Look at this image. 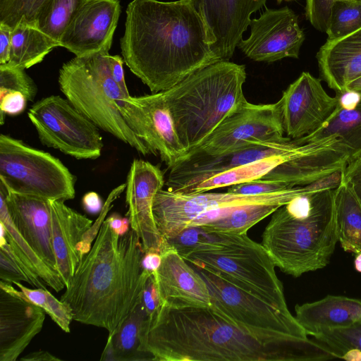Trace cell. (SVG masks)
Segmentation results:
<instances>
[{
  "label": "cell",
  "mask_w": 361,
  "mask_h": 361,
  "mask_svg": "<svg viewBox=\"0 0 361 361\" xmlns=\"http://www.w3.org/2000/svg\"><path fill=\"white\" fill-rule=\"evenodd\" d=\"M120 45L125 63L152 93L219 61L203 20L187 0H132Z\"/></svg>",
  "instance_id": "cell-1"
},
{
  "label": "cell",
  "mask_w": 361,
  "mask_h": 361,
  "mask_svg": "<svg viewBox=\"0 0 361 361\" xmlns=\"http://www.w3.org/2000/svg\"><path fill=\"white\" fill-rule=\"evenodd\" d=\"M142 350L156 361H317L331 357L316 341L300 345L262 343L210 307L162 305L145 322Z\"/></svg>",
  "instance_id": "cell-2"
},
{
  "label": "cell",
  "mask_w": 361,
  "mask_h": 361,
  "mask_svg": "<svg viewBox=\"0 0 361 361\" xmlns=\"http://www.w3.org/2000/svg\"><path fill=\"white\" fill-rule=\"evenodd\" d=\"M144 254L133 229L118 235L105 219L61 297L73 319L114 334L140 302L152 275L142 267Z\"/></svg>",
  "instance_id": "cell-3"
},
{
  "label": "cell",
  "mask_w": 361,
  "mask_h": 361,
  "mask_svg": "<svg viewBox=\"0 0 361 361\" xmlns=\"http://www.w3.org/2000/svg\"><path fill=\"white\" fill-rule=\"evenodd\" d=\"M336 189L319 179L272 214L262 245L282 272L298 277L329 263L338 243Z\"/></svg>",
  "instance_id": "cell-4"
},
{
  "label": "cell",
  "mask_w": 361,
  "mask_h": 361,
  "mask_svg": "<svg viewBox=\"0 0 361 361\" xmlns=\"http://www.w3.org/2000/svg\"><path fill=\"white\" fill-rule=\"evenodd\" d=\"M245 80L244 65L219 61L162 91L187 153L247 102L243 90Z\"/></svg>",
  "instance_id": "cell-5"
},
{
  "label": "cell",
  "mask_w": 361,
  "mask_h": 361,
  "mask_svg": "<svg viewBox=\"0 0 361 361\" xmlns=\"http://www.w3.org/2000/svg\"><path fill=\"white\" fill-rule=\"evenodd\" d=\"M109 54L75 56L65 63L59 71L60 90L98 128L147 156L150 154L148 148L128 126L118 108L117 101L126 97L111 74Z\"/></svg>",
  "instance_id": "cell-6"
},
{
  "label": "cell",
  "mask_w": 361,
  "mask_h": 361,
  "mask_svg": "<svg viewBox=\"0 0 361 361\" xmlns=\"http://www.w3.org/2000/svg\"><path fill=\"white\" fill-rule=\"evenodd\" d=\"M211 294L210 308L247 335L267 345L312 343L295 317L237 288L219 276L196 268Z\"/></svg>",
  "instance_id": "cell-7"
},
{
  "label": "cell",
  "mask_w": 361,
  "mask_h": 361,
  "mask_svg": "<svg viewBox=\"0 0 361 361\" xmlns=\"http://www.w3.org/2000/svg\"><path fill=\"white\" fill-rule=\"evenodd\" d=\"M184 259L279 310L290 312L272 258L262 243L247 233L235 234L221 249L195 252Z\"/></svg>",
  "instance_id": "cell-8"
},
{
  "label": "cell",
  "mask_w": 361,
  "mask_h": 361,
  "mask_svg": "<svg viewBox=\"0 0 361 361\" xmlns=\"http://www.w3.org/2000/svg\"><path fill=\"white\" fill-rule=\"evenodd\" d=\"M75 176L56 157L0 135V182L18 193L65 202L75 197Z\"/></svg>",
  "instance_id": "cell-9"
},
{
  "label": "cell",
  "mask_w": 361,
  "mask_h": 361,
  "mask_svg": "<svg viewBox=\"0 0 361 361\" xmlns=\"http://www.w3.org/2000/svg\"><path fill=\"white\" fill-rule=\"evenodd\" d=\"M27 115L42 145L78 159L101 156L104 145L98 127L67 99L44 97L30 107Z\"/></svg>",
  "instance_id": "cell-10"
},
{
  "label": "cell",
  "mask_w": 361,
  "mask_h": 361,
  "mask_svg": "<svg viewBox=\"0 0 361 361\" xmlns=\"http://www.w3.org/2000/svg\"><path fill=\"white\" fill-rule=\"evenodd\" d=\"M310 188V185H298L261 195H243L228 191L181 193L162 188L155 195L153 214L160 234L166 240L187 228L192 220L207 211L267 202L286 204Z\"/></svg>",
  "instance_id": "cell-11"
},
{
  "label": "cell",
  "mask_w": 361,
  "mask_h": 361,
  "mask_svg": "<svg viewBox=\"0 0 361 361\" xmlns=\"http://www.w3.org/2000/svg\"><path fill=\"white\" fill-rule=\"evenodd\" d=\"M282 136L284 132L279 102L254 104L247 101L185 157L224 154L254 141Z\"/></svg>",
  "instance_id": "cell-12"
},
{
  "label": "cell",
  "mask_w": 361,
  "mask_h": 361,
  "mask_svg": "<svg viewBox=\"0 0 361 361\" xmlns=\"http://www.w3.org/2000/svg\"><path fill=\"white\" fill-rule=\"evenodd\" d=\"M285 136L299 139L322 127L337 108L336 97L330 96L321 80L302 72L278 101Z\"/></svg>",
  "instance_id": "cell-13"
},
{
  "label": "cell",
  "mask_w": 361,
  "mask_h": 361,
  "mask_svg": "<svg viewBox=\"0 0 361 361\" xmlns=\"http://www.w3.org/2000/svg\"><path fill=\"white\" fill-rule=\"evenodd\" d=\"M301 142L282 136L268 140L254 141L236 150L216 156L192 155L184 157L170 169L166 185L176 192L214 174L246 165L294 149Z\"/></svg>",
  "instance_id": "cell-14"
},
{
  "label": "cell",
  "mask_w": 361,
  "mask_h": 361,
  "mask_svg": "<svg viewBox=\"0 0 361 361\" xmlns=\"http://www.w3.org/2000/svg\"><path fill=\"white\" fill-rule=\"evenodd\" d=\"M249 26L250 36L242 39L237 47L248 58L270 63L299 57L305 36L298 16L288 6L266 8L259 18L251 19Z\"/></svg>",
  "instance_id": "cell-15"
},
{
  "label": "cell",
  "mask_w": 361,
  "mask_h": 361,
  "mask_svg": "<svg viewBox=\"0 0 361 361\" xmlns=\"http://www.w3.org/2000/svg\"><path fill=\"white\" fill-rule=\"evenodd\" d=\"M164 185V175L159 167L142 159L133 161L127 176L126 202L130 228L139 236L145 253L161 254L166 246L153 214L155 195Z\"/></svg>",
  "instance_id": "cell-16"
},
{
  "label": "cell",
  "mask_w": 361,
  "mask_h": 361,
  "mask_svg": "<svg viewBox=\"0 0 361 361\" xmlns=\"http://www.w3.org/2000/svg\"><path fill=\"white\" fill-rule=\"evenodd\" d=\"M120 14L119 0H85L63 32L60 47L75 56L109 53Z\"/></svg>",
  "instance_id": "cell-17"
},
{
  "label": "cell",
  "mask_w": 361,
  "mask_h": 361,
  "mask_svg": "<svg viewBox=\"0 0 361 361\" xmlns=\"http://www.w3.org/2000/svg\"><path fill=\"white\" fill-rule=\"evenodd\" d=\"M207 29L211 49L219 61H228L249 27L251 15L267 0H187Z\"/></svg>",
  "instance_id": "cell-18"
},
{
  "label": "cell",
  "mask_w": 361,
  "mask_h": 361,
  "mask_svg": "<svg viewBox=\"0 0 361 361\" xmlns=\"http://www.w3.org/2000/svg\"><path fill=\"white\" fill-rule=\"evenodd\" d=\"M154 277L160 304L171 309L210 307L209 286L174 248L166 245Z\"/></svg>",
  "instance_id": "cell-19"
},
{
  "label": "cell",
  "mask_w": 361,
  "mask_h": 361,
  "mask_svg": "<svg viewBox=\"0 0 361 361\" xmlns=\"http://www.w3.org/2000/svg\"><path fill=\"white\" fill-rule=\"evenodd\" d=\"M45 312L0 281V361H16L42 329Z\"/></svg>",
  "instance_id": "cell-20"
},
{
  "label": "cell",
  "mask_w": 361,
  "mask_h": 361,
  "mask_svg": "<svg viewBox=\"0 0 361 361\" xmlns=\"http://www.w3.org/2000/svg\"><path fill=\"white\" fill-rule=\"evenodd\" d=\"M0 183L4 189L10 216L19 233L37 255L57 271L49 200L15 192Z\"/></svg>",
  "instance_id": "cell-21"
},
{
  "label": "cell",
  "mask_w": 361,
  "mask_h": 361,
  "mask_svg": "<svg viewBox=\"0 0 361 361\" xmlns=\"http://www.w3.org/2000/svg\"><path fill=\"white\" fill-rule=\"evenodd\" d=\"M51 237L56 269L66 288L83 257L80 245L92 221L65 204L63 201L49 200Z\"/></svg>",
  "instance_id": "cell-22"
},
{
  "label": "cell",
  "mask_w": 361,
  "mask_h": 361,
  "mask_svg": "<svg viewBox=\"0 0 361 361\" xmlns=\"http://www.w3.org/2000/svg\"><path fill=\"white\" fill-rule=\"evenodd\" d=\"M0 248L6 251L29 278L32 286L56 292L66 288L59 274L49 267L35 252L16 227L8 212L4 189L0 183Z\"/></svg>",
  "instance_id": "cell-23"
},
{
  "label": "cell",
  "mask_w": 361,
  "mask_h": 361,
  "mask_svg": "<svg viewBox=\"0 0 361 361\" xmlns=\"http://www.w3.org/2000/svg\"><path fill=\"white\" fill-rule=\"evenodd\" d=\"M145 111L151 154L159 155L169 169L179 163L187 151L181 144L163 92L132 97Z\"/></svg>",
  "instance_id": "cell-24"
},
{
  "label": "cell",
  "mask_w": 361,
  "mask_h": 361,
  "mask_svg": "<svg viewBox=\"0 0 361 361\" xmlns=\"http://www.w3.org/2000/svg\"><path fill=\"white\" fill-rule=\"evenodd\" d=\"M316 57L320 78L336 93L343 92L361 75V28L343 37L326 40Z\"/></svg>",
  "instance_id": "cell-25"
},
{
  "label": "cell",
  "mask_w": 361,
  "mask_h": 361,
  "mask_svg": "<svg viewBox=\"0 0 361 361\" xmlns=\"http://www.w3.org/2000/svg\"><path fill=\"white\" fill-rule=\"evenodd\" d=\"M295 319L308 336L345 328L361 320V300L329 295L295 306Z\"/></svg>",
  "instance_id": "cell-26"
},
{
  "label": "cell",
  "mask_w": 361,
  "mask_h": 361,
  "mask_svg": "<svg viewBox=\"0 0 361 361\" xmlns=\"http://www.w3.org/2000/svg\"><path fill=\"white\" fill-rule=\"evenodd\" d=\"M316 140L300 143L294 149L286 153L271 156L252 163L233 168L197 183L187 185L176 191L181 193L204 192L209 190L229 187L233 185L262 178L278 165L310 150Z\"/></svg>",
  "instance_id": "cell-27"
},
{
  "label": "cell",
  "mask_w": 361,
  "mask_h": 361,
  "mask_svg": "<svg viewBox=\"0 0 361 361\" xmlns=\"http://www.w3.org/2000/svg\"><path fill=\"white\" fill-rule=\"evenodd\" d=\"M329 137H336L345 147L349 161L361 156V94L351 107L337 105L333 115L322 127L298 140L303 143Z\"/></svg>",
  "instance_id": "cell-28"
},
{
  "label": "cell",
  "mask_w": 361,
  "mask_h": 361,
  "mask_svg": "<svg viewBox=\"0 0 361 361\" xmlns=\"http://www.w3.org/2000/svg\"><path fill=\"white\" fill-rule=\"evenodd\" d=\"M59 42L41 31L35 24L19 23L12 28L8 64L23 69L42 61Z\"/></svg>",
  "instance_id": "cell-29"
},
{
  "label": "cell",
  "mask_w": 361,
  "mask_h": 361,
  "mask_svg": "<svg viewBox=\"0 0 361 361\" xmlns=\"http://www.w3.org/2000/svg\"><path fill=\"white\" fill-rule=\"evenodd\" d=\"M335 221L338 242L349 252H361V204L341 180L335 192Z\"/></svg>",
  "instance_id": "cell-30"
},
{
  "label": "cell",
  "mask_w": 361,
  "mask_h": 361,
  "mask_svg": "<svg viewBox=\"0 0 361 361\" xmlns=\"http://www.w3.org/2000/svg\"><path fill=\"white\" fill-rule=\"evenodd\" d=\"M149 316L140 302L122 324L109 335L118 361L150 360L142 350V336Z\"/></svg>",
  "instance_id": "cell-31"
},
{
  "label": "cell",
  "mask_w": 361,
  "mask_h": 361,
  "mask_svg": "<svg viewBox=\"0 0 361 361\" xmlns=\"http://www.w3.org/2000/svg\"><path fill=\"white\" fill-rule=\"evenodd\" d=\"M284 205L279 202L243 204L232 207L224 217L200 226L209 232L243 234Z\"/></svg>",
  "instance_id": "cell-32"
},
{
  "label": "cell",
  "mask_w": 361,
  "mask_h": 361,
  "mask_svg": "<svg viewBox=\"0 0 361 361\" xmlns=\"http://www.w3.org/2000/svg\"><path fill=\"white\" fill-rule=\"evenodd\" d=\"M234 233L207 231L200 226H188L166 240V245L174 248L183 258L198 252L221 249L230 243Z\"/></svg>",
  "instance_id": "cell-33"
},
{
  "label": "cell",
  "mask_w": 361,
  "mask_h": 361,
  "mask_svg": "<svg viewBox=\"0 0 361 361\" xmlns=\"http://www.w3.org/2000/svg\"><path fill=\"white\" fill-rule=\"evenodd\" d=\"M85 1L44 0L37 11L34 24L59 42L65 29Z\"/></svg>",
  "instance_id": "cell-34"
},
{
  "label": "cell",
  "mask_w": 361,
  "mask_h": 361,
  "mask_svg": "<svg viewBox=\"0 0 361 361\" xmlns=\"http://www.w3.org/2000/svg\"><path fill=\"white\" fill-rule=\"evenodd\" d=\"M313 338L335 358L361 360V320L345 328L324 331Z\"/></svg>",
  "instance_id": "cell-35"
},
{
  "label": "cell",
  "mask_w": 361,
  "mask_h": 361,
  "mask_svg": "<svg viewBox=\"0 0 361 361\" xmlns=\"http://www.w3.org/2000/svg\"><path fill=\"white\" fill-rule=\"evenodd\" d=\"M361 28V0H336L332 6L328 41L347 36Z\"/></svg>",
  "instance_id": "cell-36"
},
{
  "label": "cell",
  "mask_w": 361,
  "mask_h": 361,
  "mask_svg": "<svg viewBox=\"0 0 361 361\" xmlns=\"http://www.w3.org/2000/svg\"><path fill=\"white\" fill-rule=\"evenodd\" d=\"M15 284L20 289L16 290L20 295L39 307L64 332H70V324L73 319L68 305L56 299L46 288L32 289L24 286L20 282Z\"/></svg>",
  "instance_id": "cell-37"
},
{
  "label": "cell",
  "mask_w": 361,
  "mask_h": 361,
  "mask_svg": "<svg viewBox=\"0 0 361 361\" xmlns=\"http://www.w3.org/2000/svg\"><path fill=\"white\" fill-rule=\"evenodd\" d=\"M44 0H0V23L13 28L19 23L34 24Z\"/></svg>",
  "instance_id": "cell-38"
},
{
  "label": "cell",
  "mask_w": 361,
  "mask_h": 361,
  "mask_svg": "<svg viewBox=\"0 0 361 361\" xmlns=\"http://www.w3.org/2000/svg\"><path fill=\"white\" fill-rule=\"evenodd\" d=\"M25 70L8 63L0 65V92H20L27 101L32 102L37 94V87Z\"/></svg>",
  "instance_id": "cell-39"
},
{
  "label": "cell",
  "mask_w": 361,
  "mask_h": 361,
  "mask_svg": "<svg viewBox=\"0 0 361 361\" xmlns=\"http://www.w3.org/2000/svg\"><path fill=\"white\" fill-rule=\"evenodd\" d=\"M293 187L295 186L281 181L259 178L231 185L227 191L243 195H261Z\"/></svg>",
  "instance_id": "cell-40"
},
{
  "label": "cell",
  "mask_w": 361,
  "mask_h": 361,
  "mask_svg": "<svg viewBox=\"0 0 361 361\" xmlns=\"http://www.w3.org/2000/svg\"><path fill=\"white\" fill-rule=\"evenodd\" d=\"M336 0H306L305 16L317 30L326 32L330 21L332 6Z\"/></svg>",
  "instance_id": "cell-41"
},
{
  "label": "cell",
  "mask_w": 361,
  "mask_h": 361,
  "mask_svg": "<svg viewBox=\"0 0 361 361\" xmlns=\"http://www.w3.org/2000/svg\"><path fill=\"white\" fill-rule=\"evenodd\" d=\"M27 99L20 92H0V123H4L6 115L16 116L22 113Z\"/></svg>",
  "instance_id": "cell-42"
},
{
  "label": "cell",
  "mask_w": 361,
  "mask_h": 361,
  "mask_svg": "<svg viewBox=\"0 0 361 361\" xmlns=\"http://www.w3.org/2000/svg\"><path fill=\"white\" fill-rule=\"evenodd\" d=\"M0 279L7 283L25 281L30 284L29 278L13 258L0 248Z\"/></svg>",
  "instance_id": "cell-43"
},
{
  "label": "cell",
  "mask_w": 361,
  "mask_h": 361,
  "mask_svg": "<svg viewBox=\"0 0 361 361\" xmlns=\"http://www.w3.org/2000/svg\"><path fill=\"white\" fill-rule=\"evenodd\" d=\"M342 181L350 187L361 204V156L350 160L343 167Z\"/></svg>",
  "instance_id": "cell-44"
},
{
  "label": "cell",
  "mask_w": 361,
  "mask_h": 361,
  "mask_svg": "<svg viewBox=\"0 0 361 361\" xmlns=\"http://www.w3.org/2000/svg\"><path fill=\"white\" fill-rule=\"evenodd\" d=\"M140 302L150 317L157 310L160 299L154 276L152 274L146 281L142 290Z\"/></svg>",
  "instance_id": "cell-45"
},
{
  "label": "cell",
  "mask_w": 361,
  "mask_h": 361,
  "mask_svg": "<svg viewBox=\"0 0 361 361\" xmlns=\"http://www.w3.org/2000/svg\"><path fill=\"white\" fill-rule=\"evenodd\" d=\"M108 64L111 71V74L121 88L122 92L126 97H130L125 80V75L123 65L124 63L123 59L118 55H107Z\"/></svg>",
  "instance_id": "cell-46"
},
{
  "label": "cell",
  "mask_w": 361,
  "mask_h": 361,
  "mask_svg": "<svg viewBox=\"0 0 361 361\" xmlns=\"http://www.w3.org/2000/svg\"><path fill=\"white\" fill-rule=\"evenodd\" d=\"M11 32L10 26L0 23V65L9 61Z\"/></svg>",
  "instance_id": "cell-47"
},
{
  "label": "cell",
  "mask_w": 361,
  "mask_h": 361,
  "mask_svg": "<svg viewBox=\"0 0 361 361\" xmlns=\"http://www.w3.org/2000/svg\"><path fill=\"white\" fill-rule=\"evenodd\" d=\"M82 203L84 209L92 214L101 212L104 206L100 197L94 192H89L85 194Z\"/></svg>",
  "instance_id": "cell-48"
},
{
  "label": "cell",
  "mask_w": 361,
  "mask_h": 361,
  "mask_svg": "<svg viewBox=\"0 0 361 361\" xmlns=\"http://www.w3.org/2000/svg\"><path fill=\"white\" fill-rule=\"evenodd\" d=\"M111 228L118 235H123L130 228L129 219L121 217L117 213H113L106 218Z\"/></svg>",
  "instance_id": "cell-49"
},
{
  "label": "cell",
  "mask_w": 361,
  "mask_h": 361,
  "mask_svg": "<svg viewBox=\"0 0 361 361\" xmlns=\"http://www.w3.org/2000/svg\"><path fill=\"white\" fill-rule=\"evenodd\" d=\"M161 262V254L154 251L145 252L142 261L143 268L152 274L157 271Z\"/></svg>",
  "instance_id": "cell-50"
},
{
  "label": "cell",
  "mask_w": 361,
  "mask_h": 361,
  "mask_svg": "<svg viewBox=\"0 0 361 361\" xmlns=\"http://www.w3.org/2000/svg\"><path fill=\"white\" fill-rule=\"evenodd\" d=\"M23 361H60L61 359L47 350L32 352L20 358Z\"/></svg>",
  "instance_id": "cell-51"
},
{
  "label": "cell",
  "mask_w": 361,
  "mask_h": 361,
  "mask_svg": "<svg viewBox=\"0 0 361 361\" xmlns=\"http://www.w3.org/2000/svg\"><path fill=\"white\" fill-rule=\"evenodd\" d=\"M100 360L118 361L112 343L109 338L107 339V342L102 354Z\"/></svg>",
  "instance_id": "cell-52"
},
{
  "label": "cell",
  "mask_w": 361,
  "mask_h": 361,
  "mask_svg": "<svg viewBox=\"0 0 361 361\" xmlns=\"http://www.w3.org/2000/svg\"><path fill=\"white\" fill-rule=\"evenodd\" d=\"M345 90H353L361 94V75L350 82L344 91Z\"/></svg>",
  "instance_id": "cell-53"
},
{
  "label": "cell",
  "mask_w": 361,
  "mask_h": 361,
  "mask_svg": "<svg viewBox=\"0 0 361 361\" xmlns=\"http://www.w3.org/2000/svg\"><path fill=\"white\" fill-rule=\"evenodd\" d=\"M354 265L356 271L361 272V252L356 254Z\"/></svg>",
  "instance_id": "cell-54"
},
{
  "label": "cell",
  "mask_w": 361,
  "mask_h": 361,
  "mask_svg": "<svg viewBox=\"0 0 361 361\" xmlns=\"http://www.w3.org/2000/svg\"><path fill=\"white\" fill-rule=\"evenodd\" d=\"M282 1H283V0H277V1L279 3L281 2ZM285 1H290V0H285Z\"/></svg>",
  "instance_id": "cell-55"
},
{
  "label": "cell",
  "mask_w": 361,
  "mask_h": 361,
  "mask_svg": "<svg viewBox=\"0 0 361 361\" xmlns=\"http://www.w3.org/2000/svg\"></svg>",
  "instance_id": "cell-56"
}]
</instances>
